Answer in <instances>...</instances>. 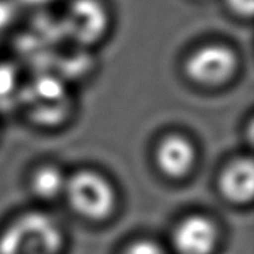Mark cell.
Instances as JSON below:
<instances>
[{
	"label": "cell",
	"instance_id": "obj_4",
	"mask_svg": "<svg viewBox=\"0 0 254 254\" xmlns=\"http://www.w3.org/2000/svg\"><path fill=\"white\" fill-rule=\"evenodd\" d=\"M238 58L226 45H205L193 52L186 63L190 79L204 86H219L237 71Z\"/></svg>",
	"mask_w": 254,
	"mask_h": 254
},
{
	"label": "cell",
	"instance_id": "obj_10",
	"mask_svg": "<svg viewBox=\"0 0 254 254\" xmlns=\"http://www.w3.org/2000/svg\"><path fill=\"white\" fill-rule=\"evenodd\" d=\"M17 70L7 63H0V105L7 107L21 97Z\"/></svg>",
	"mask_w": 254,
	"mask_h": 254
},
{
	"label": "cell",
	"instance_id": "obj_2",
	"mask_svg": "<svg viewBox=\"0 0 254 254\" xmlns=\"http://www.w3.org/2000/svg\"><path fill=\"white\" fill-rule=\"evenodd\" d=\"M72 209L83 217L101 220L115 205V191L111 183L93 171H81L67 179L64 189Z\"/></svg>",
	"mask_w": 254,
	"mask_h": 254
},
{
	"label": "cell",
	"instance_id": "obj_6",
	"mask_svg": "<svg viewBox=\"0 0 254 254\" xmlns=\"http://www.w3.org/2000/svg\"><path fill=\"white\" fill-rule=\"evenodd\" d=\"M217 239L219 231L215 223L201 215L183 219L172 234V242L179 254H210Z\"/></svg>",
	"mask_w": 254,
	"mask_h": 254
},
{
	"label": "cell",
	"instance_id": "obj_13",
	"mask_svg": "<svg viewBox=\"0 0 254 254\" xmlns=\"http://www.w3.org/2000/svg\"><path fill=\"white\" fill-rule=\"evenodd\" d=\"M230 3L232 4V7L237 10L238 12L241 14H250L252 12V8H253V3L252 0H230Z\"/></svg>",
	"mask_w": 254,
	"mask_h": 254
},
{
	"label": "cell",
	"instance_id": "obj_8",
	"mask_svg": "<svg viewBox=\"0 0 254 254\" xmlns=\"http://www.w3.org/2000/svg\"><path fill=\"white\" fill-rule=\"evenodd\" d=\"M219 188L221 194L230 202H249L254 191V167L252 159H237L231 161L221 172Z\"/></svg>",
	"mask_w": 254,
	"mask_h": 254
},
{
	"label": "cell",
	"instance_id": "obj_11",
	"mask_svg": "<svg viewBox=\"0 0 254 254\" xmlns=\"http://www.w3.org/2000/svg\"><path fill=\"white\" fill-rule=\"evenodd\" d=\"M123 254H164L157 243L150 241H138L130 245Z\"/></svg>",
	"mask_w": 254,
	"mask_h": 254
},
{
	"label": "cell",
	"instance_id": "obj_7",
	"mask_svg": "<svg viewBox=\"0 0 254 254\" xmlns=\"http://www.w3.org/2000/svg\"><path fill=\"white\" fill-rule=\"evenodd\" d=\"M156 161L163 174L170 178H182L190 172L195 161L194 145L181 134H171L156 150Z\"/></svg>",
	"mask_w": 254,
	"mask_h": 254
},
{
	"label": "cell",
	"instance_id": "obj_14",
	"mask_svg": "<svg viewBox=\"0 0 254 254\" xmlns=\"http://www.w3.org/2000/svg\"><path fill=\"white\" fill-rule=\"evenodd\" d=\"M29 6H41V4H48L52 0H23Z\"/></svg>",
	"mask_w": 254,
	"mask_h": 254
},
{
	"label": "cell",
	"instance_id": "obj_1",
	"mask_svg": "<svg viewBox=\"0 0 254 254\" xmlns=\"http://www.w3.org/2000/svg\"><path fill=\"white\" fill-rule=\"evenodd\" d=\"M63 235L58 223L44 213H26L0 235V254H59Z\"/></svg>",
	"mask_w": 254,
	"mask_h": 254
},
{
	"label": "cell",
	"instance_id": "obj_12",
	"mask_svg": "<svg viewBox=\"0 0 254 254\" xmlns=\"http://www.w3.org/2000/svg\"><path fill=\"white\" fill-rule=\"evenodd\" d=\"M12 14H14V7L11 6V3L0 0V28L6 26L10 22Z\"/></svg>",
	"mask_w": 254,
	"mask_h": 254
},
{
	"label": "cell",
	"instance_id": "obj_3",
	"mask_svg": "<svg viewBox=\"0 0 254 254\" xmlns=\"http://www.w3.org/2000/svg\"><path fill=\"white\" fill-rule=\"evenodd\" d=\"M19 101L28 108L30 118L41 125H55L66 116L68 99L63 83L52 77H41L21 92Z\"/></svg>",
	"mask_w": 254,
	"mask_h": 254
},
{
	"label": "cell",
	"instance_id": "obj_5",
	"mask_svg": "<svg viewBox=\"0 0 254 254\" xmlns=\"http://www.w3.org/2000/svg\"><path fill=\"white\" fill-rule=\"evenodd\" d=\"M108 22V12L99 0H74L67 8L62 29L78 44L89 45L104 36Z\"/></svg>",
	"mask_w": 254,
	"mask_h": 254
},
{
	"label": "cell",
	"instance_id": "obj_9",
	"mask_svg": "<svg viewBox=\"0 0 254 254\" xmlns=\"http://www.w3.org/2000/svg\"><path fill=\"white\" fill-rule=\"evenodd\" d=\"M67 179L63 172L55 166L40 167L34 172L32 179V189L39 197L51 199L58 197L59 194L64 193Z\"/></svg>",
	"mask_w": 254,
	"mask_h": 254
}]
</instances>
